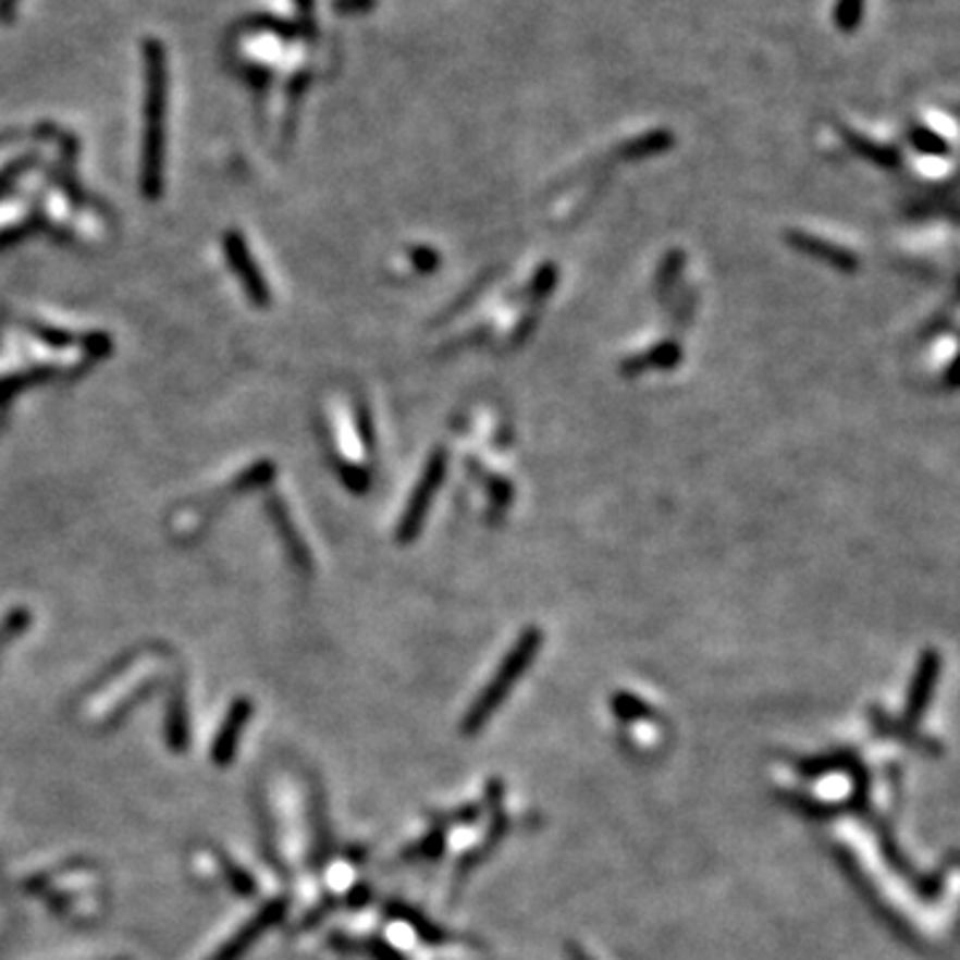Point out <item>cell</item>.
I'll return each mask as SVG.
<instances>
[{"label": "cell", "mask_w": 960, "mask_h": 960, "mask_svg": "<svg viewBox=\"0 0 960 960\" xmlns=\"http://www.w3.org/2000/svg\"><path fill=\"white\" fill-rule=\"evenodd\" d=\"M910 141L915 150L926 152V156H947L950 152V145L939 134L928 132V128H912Z\"/></svg>", "instance_id": "4fadbf2b"}, {"label": "cell", "mask_w": 960, "mask_h": 960, "mask_svg": "<svg viewBox=\"0 0 960 960\" xmlns=\"http://www.w3.org/2000/svg\"><path fill=\"white\" fill-rule=\"evenodd\" d=\"M555 275H558V272H555V267L544 264L542 270H539V275L533 278V286H537V292L539 294H547L550 288L555 286Z\"/></svg>", "instance_id": "5bb4252c"}, {"label": "cell", "mask_w": 960, "mask_h": 960, "mask_svg": "<svg viewBox=\"0 0 960 960\" xmlns=\"http://www.w3.org/2000/svg\"><path fill=\"white\" fill-rule=\"evenodd\" d=\"M939 675H941L939 651H934V649L923 651L921 660H918V665H915V673H912L910 689H907V699H904V723L907 726L918 728V723H921L923 715H926L928 704H932L936 684H939Z\"/></svg>", "instance_id": "3957f363"}, {"label": "cell", "mask_w": 960, "mask_h": 960, "mask_svg": "<svg viewBox=\"0 0 960 960\" xmlns=\"http://www.w3.org/2000/svg\"><path fill=\"white\" fill-rule=\"evenodd\" d=\"M678 358H680L678 345L667 342V345H660V347L651 349V353L643 355V358L627 360L625 373L643 371V369H669V366H673V364H678Z\"/></svg>", "instance_id": "ba28073f"}, {"label": "cell", "mask_w": 960, "mask_h": 960, "mask_svg": "<svg viewBox=\"0 0 960 960\" xmlns=\"http://www.w3.org/2000/svg\"><path fill=\"white\" fill-rule=\"evenodd\" d=\"M857 766H859V758L849 750H835V752H825V755L800 758L796 763L798 774L805 776V779H820V776L840 774V772L851 774Z\"/></svg>", "instance_id": "5b68a950"}, {"label": "cell", "mask_w": 960, "mask_h": 960, "mask_svg": "<svg viewBox=\"0 0 960 960\" xmlns=\"http://www.w3.org/2000/svg\"><path fill=\"white\" fill-rule=\"evenodd\" d=\"M870 718H873V728L881 734V737L902 739V742L912 744V747H915V750L932 752V755H939V752H941V747H936V742H932V739L921 737V734L915 731V726H907V723H899V726H897V723L888 718V715L883 713V710H870Z\"/></svg>", "instance_id": "8992f818"}, {"label": "cell", "mask_w": 960, "mask_h": 960, "mask_svg": "<svg viewBox=\"0 0 960 960\" xmlns=\"http://www.w3.org/2000/svg\"><path fill=\"white\" fill-rule=\"evenodd\" d=\"M446 465H448L446 454H443L441 448H438V452L427 459L422 480L417 483V491H414L411 502H408V507H406V515H403V520H401V542H408V539L417 537L427 509H430L432 500H435V491L441 489V480H443V476H446Z\"/></svg>", "instance_id": "7a4b0ae2"}, {"label": "cell", "mask_w": 960, "mask_h": 960, "mask_svg": "<svg viewBox=\"0 0 960 960\" xmlns=\"http://www.w3.org/2000/svg\"><path fill=\"white\" fill-rule=\"evenodd\" d=\"M864 16V0H838L835 5V25L840 33H853L862 25Z\"/></svg>", "instance_id": "8fae6325"}, {"label": "cell", "mask_w": 960, "mask_h": 960, "mask_svg": "<svg viewBox=\"0 0 960 960\" xmlns=\"http://www.w3.org/2000/svg\"><path fill=\"white\" fill-rule=\"evenodd\" d=\"M566 956H568V960H592V958L587 956V952L582 950V947L574 945V941H568V945H566Z\"/></svg>", "instance_id": "9a60e30c"}, {"label": "cell", "mask_w": 960, "mask_h": 960, "mask_svg": "<svg viewBox=\"0 0 960 960\" xmlns=\"http://www.w3.org/2000/svg\"><path fill=\"white\" fill-rule=\"evenodd\" d=\"M844 136L853 150L859 152V156L873 160V163H878V165H897L899 163V156L891 150V147H883V145H878V141H870L867 136H862V134L844 132Z\"/></svg>", "instance_id": "9c48e42d"}, {"label": "cell", "mask_w": 960, "mask_h": 960, "mask_svg": "<svg viewBox=\"0 0 960 960\" xmlns=\"http://www.w3.org/2000/svg\"><path fill=\"white\" fill-rule=\"evenodd\" d=\"M669 145H673V134L651 132L645 136H638V139H632L630 145L625 147V152H621V156L625 158H649V156H656V152H665Z\"/></svg>", "instance_id": "30bf717a"}, {"label": "cell", "mask_w": 960, "mask_h": 960, "mask_svg": "<svg viewBox=\"0 0 960 960\" xmlns=\"http://www.w3.org/2000/svg\"><path fill=\"white\" fill-rule=\"evenodd\" d=\"M398 915H401V921H406L408 926H414V932L422 936V941H430V945H446V941H452L446 934L441 932V928L432 926V923H427L424 918H419L417 912L406 910V907H401Z\"/></svg>", "instance_id": "7c38bea8"}, {"label": "cell", "mask_w": 960, "mask_h": 960, "mask_svg": "<svg viewBox=\"0 0 960 960\" xmlns=\"http://www.w3.org/2000/svg\"><path fill=\"white\" fill-rule=\"evenodd\" d=\"M539 649H542V630L539 627H529L518 640H515L513 649L507 651L505 660L496 667L494 678L485 684V689L478 693L476 702L470 704V710L461 718V734L465 737H476L485 728V723L496 715V710L505 704L509 691L515 689L520 678H524L526 669L531 667V662L537 660Z\"/></svg>", "instance_id": "6da1fadb"}, {"label": "cell", "mask_w": 960, "mask_h": 960, "mask_svg": "<svg viewBox=\"0 0 960 960\" xmlns=\"http://www.w3.org/2000/svg\"><path fill=\"white\" fill-rule=\"evenodd\" d=\"M612 713L616 715V718L625 721V723H638V721L654 718V713H651L649 702H643V699L636 697V693H630V691H616L614 693V697H612Z\"/></svg>", "instance_id": "52a82bcc"}, {"label": "cell", "mask_w": 960, "mask_h": 960, "mask_svg": "<svg viewBox=\"0 0 960 960\" xmlns=\"http://www.w3.org/2000/svg\"><path fill=\"white\" fill-rule=\"evenodd\" d=\"M790 243L798 248V251L811 254V257H816V259H822V262L838 267V270L851 272V270H857V267H859L857 254H851L849 248H840V246H835V243L814 238V235L790 233Z\"/></svg>", "instance_id": "277c9868"}]
</instances>
